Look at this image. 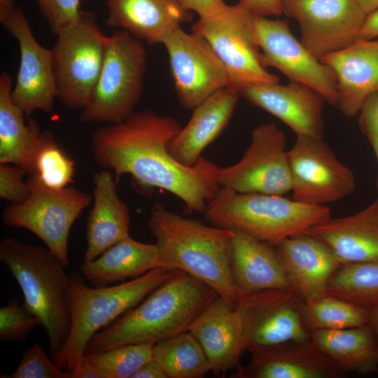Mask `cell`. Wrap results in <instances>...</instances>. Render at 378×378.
<instances>
[{
	"mask_svg": "<svg viewBox=\"0 0 378 378\" xmlns=\"http://www.w3.org/2000/svg\"><path fill=\"white\" fill-rule=\"evenodd\" d=\"M57 36L51 48L57 98L69 108L83 109L99 78L109 36L99 27L97 16L84 10Z\"/></svg>",
	"mask_w": 378,
	"mask_h": 378,
	"instance_id": "8",
	"label": "cell"
},
{
	"mask_svg": "<svg viewBox=\"0 0 378 378\" xmlns=\"http://www.w3.org/2000/svg\"><path fill=\"white\" fill-rule=\"evenodd\" d=\"M148 226L165 267L181 270L205 283L218 295L237 303L243 291L231 268L233 230L209 226L153 204Z\"/></svg>",
	"mask_w": 378,
	"mask_h": 378,
	"instance_id": "3",
	"label": "cell"
},
{
	"mask_svg": "<svg viewBox=\"0 0 378 378\" xmlns=\"http://www.w3.org/2000/svg\"><path fill=\"white\" fill-rule=\"evenodd\" d=\"M251 355L248 365H239L231 377L338 378L344 374L311 340L276 346Z\"/></svg>",
	"mask_w": 378,
	"mask_h": 378,
	"instance_id": "22",
	"label": "cell"
},
{
	"mask_svg": "<svg viewBox=\"0 0 378 378\" xmlns=\"http://www.w3.org/2000/svg\"><path fill=\"white\" fill-rule=\"evenodd\" d=\"M253 27L265 67H274L290 81L311 87L328 104L337 106V79L334 71L295 38L288 20H272L254 14Z\"/></svg>",
	"mask_w": 378,
	"mask_h": 378,
	"instance_id": "13",
	"label": "cell"
},
{
	"mask_svg": "<svg viewBox=\"0 0 378 378\" xmlns=\"http://www.w3.org/2000/svg\"><path fill=\"white\" fill-rule=\"evenodd\" d=\"M74 161L57 144L52 132H43L34 174L46 187L59 190L74 182Z\"/></svg>",
	"mask_w": 378,
	"mask_h": 378,
	"instance_id": "34",
	"label": "cell"
},
{
	"mask_svg": "<svg viewBox=\"0 0 378 378\" xmlns=\"http://www.w3.org/2000/svg\"><path fill=\"white\" fill-rule=\"evenodd\" d=\"M69 375V378H106L102 371L85 357Z\"/></svg>",
	"mask_w": 378,
	"mask_h": 378,
	"instance_id": "43",
	"label": "cell"
},
{
	"mask_svg": "<svg viewBox=\"0 0 378 378\" xmlns=\"http://www.w3.org/2000/svg\"><path fill=\"white\" fill-rule=\"evenodd\" d=\"M283 13L295 19L300 42L319 60L358 39L367 15L356 0H281Z\"/></svg>",
	"mask_w": 378,
	"mask_h": 378,
	"instance_id": "16",
	"label": "cell"
},
{
	"mask_svg": "<svg viewBox=\"0 0 378 378\" xmlns=\"http://www.w3.org/2000/svg\"><path fill=\"white\" fill-rule=\"evenodd\" d=\"M378 37V9L367 15L358 40H372Z\"/></svg>",
	"mask_w": 378,
	"mask_h": 378,
	"instance_id": "45",
	"label": "cell"
},
{
	"mask_svg": "<svg viewBox=\"0 0 378 378\" xmlns=\"http://www.w3.org/2000/svg\"><path fill=\"white\" fill-rule=\"evenodd\" d=\"M253 16L239 1L218 16L199 19L191 27L192 32L202 36L223 62L228 87L239 92L250 86L279 83V78L262 64L253 27Z\"/></svg>",
	"mask_w": 378,
	"mask_h": 378,
	"instance_id": "10",
	"label": "cell"
},
{
	"mask_svg": "<svg viewBox=\"0 0 378 378\" xmlns=\"http://www.w3.org/2000/svg\"><path fill=\"white\" fill-rule=\"evenodd\" d=\"M25 181L30 190L29 197L22 203L5 207L4 223L10 227L31 232L66 266L69 263L71 228L91 203L92 196L74 187L51 189L34 175H30Z\"/></svg>",
	"mask_w": 378,
	"mask_h": 378,
	"instance_id": "9",
	"label": "cell"
},
{
	"mask_svg": "<svg viewBox=\"0 0 378 378\" xmlns=\"http://www.w3.org/2000/svg\"><path fill=\"white\" fill-rule=\"evenodd\" d=\"M204 215L213 226L241 231L272 246L307 234L331 218L326 206L304 204L284 195L239 193L221 186Z\"/></svg>",
	"mask_w": 378,
	"mask_h": 378,
	"instance_id": "5",
	"label": "cell"
},
{
	"mask_svg": "<svg viewBox=\"0 0 378 378\" xmlns=\"http://www.w3.org/2000/svg\"><path fill=\"white\" fill-rule=\"evenodd\" d=\"M27 172L13 164H0V197L10 204H20L30 196V190L23 181Z\"/></svg>",
	"mask_w": 378,
	"mask_h": 378,
	"instance_id": "39",
	"label": "cell"
},
{
	"mask_svg": "<svg viewBox=\"0 0 378 378\" xmlns=\"http://www.w3.org/2000/svg\"><path fill=\"white\" fill-rule=\"evenodd\" d=\"M320 60L335 74L340 111L346 117L359 114L366 100L378 92V40H357Z\"/></svg>",
	"mask_w": 378,
	"mask_h": 378,
	"instance_id": "20",
	"label": "cell"
},
{
	"mask_svg": "<svg viewBox=\"0 0 378 378\" xmlns=\"http://www.w3.org/2000/svg\"><path fill=\"white\" fill-rule=\"evenodd\" d=\"M254 14L262 16H279L283 13L281 0H239Z\"/></svg>",
	"mask_w": 378,
	"mask_h": 378,
	"instance_id": "42",
	"label": "cell"
},
{
	"mask_svg": "<svg viewBox=\"0 0 378 378\" xmlns=\"http://www.w3.org/2000/svg\"><path fill=\"white\" fill-rule=\"evenodd\" d=\"M108 26L129 32L148 44L161 43L191 12L179 0H107Z\"/></svg>",
	"mask_w": 378,
	"mask_h": 378,
	"instance_id": "24",
	"label": "cell"
},
{
	"mask_svg": "<svg viewBox=\"0 0 378 378\" xmlns=\"http://www.w3.org/2000/svg\"><path fill=\"white\" fill-rule=\"evenodd\" d=\"M368 324L372 328L378 340V309L372 310L369 312Z\"/></svg>",
	"mask_w": 378,
	"mask_h": 378,
	"instance_id": "47",
	"label": "cell"
},
{
	"mask_svg": "<svg viewBox=\"0 0 378 378\" xmlns=\"http://www.w3.org/2000/svg\"><path fill=\"white\" fill-rule=\"evenodd\" d=\"M167 51L174 89L182 106L194 109L213 94L228 87L226 69L209 43L180 27L162 41Z\"/></svg>",
	"mask_w": 378,
	"mask_h": 378,
	"instance_id": "15",
	"label": "cell"
},
{
	"mask_svg": "<svg viewBox=\"0 0 378 378\" xmlns=\"http://www.w3.org/2000/svg\"><path fill=\"white\" fill-rule=\"evenodd\" d=\"M220 186L239 193L284 195L291 190V181L284 132L273 122L251 132V141L237 163L218 167Z\"/></svg>",
	"mask_w": 378,
	"mask_h": 378,
	"instance_id": "12",
	"label": "cell"
},
{
	"mask_svg": "<svg viewBox=\"0 0 378 378\" xmlns=\"http://www.w3.org/2000/svg\"><path fill=\"white\" fill-rule=\"evenodd\" d=\"M0 260L18 283L23 304L41 321L55 362L71 328V274L47 247L12 237L1 240Z\"/></svg>",
	"mask_w": 378,
	"mask_h": 378,
	"instance_id": "4",
	"label": "cell"
},
{
	"mask_svg": "<svg viewBox=\"0 0 378 378\" xmlns=\"http://www.w3.org/2000/svg\"><path fill=\"white\" fill-rule=\"evenodd\" d=\"M132 378H168V377L159 363L153 358L143 365Z\"/></svg>",
	"mask_w": 378,
	"mask_h": 378,
	"instance_id": "44",
	"label": "cell"
},
{
	"mask_svg": "<svg viewBox=\"0 0 378 378\" xmlns=\"http://www.w3.org/2000/svg\"><path fill=\"white\" fill-rule=\"evenodd\" d=\"M231 268L237 287L255 292L291 287L274 247L249 234L233 230Z\"/></svg>",
	"mask_w": 378,
	"mask_h": 378,
	"instance_id": "27",
	"label": "cell"
},
{
	"mask_svg": "<svg viewBox=\"0 0 378 378\" xmlns=\"http://www.w3.org/2000/svg\"><path fill=\"white\" fill-rule=\"evenodd\" d=\"M12 78L6 72L0 76V164H13L32 175L35 159L42 140L37 121L28 118L12 100Z\"/></svg>",
	"mask_w": 378,
	"mask_h": 378,
	"instance_id": "28",
	"label": "cell"
},
{
	"mask_svg": "<svg viewBox=\"0 0 378 378\" xmlns=\"http://www.w3.org/2000/svg\"><path fill=\"white\" fill-rule=\"evenodd\" d=\"M93 207L86 227L87 248L83 261L93 260L108 248L130 236L127 205L118 195L113 174L105 169L93 177Z\"/></svg>",
	"mask_w": 378,
	"mask_h": 378,
	"instance_id": "26",
	"label": "cell"
},
{
	"mask_svg": "<svg viewBox=\"0 0 378 378\" xmlns=\"http://www.w3.org/2000/svg\"><path fill=\"white\" fill-rule=\"evenodd\" d=\"M188 330L204 350L215 376L224 377L240 365L242 322L236 303L218 295L192 322Z\"/></svg>",
	"mask_w": 378,
	"mask_h": 378,
	"instance_id": "21",
	"label": "cell"
},
{
	"mask_svg": "<svg viewBox=\"0 0 378 378\" xmlns=\"http://www.w3.org/2000/svg\"><path fill=\"white\" fill-rule=\"evenodd\" d=\"M324 242L342 264L378 260V195L368 206L330 218L308 232Z\"/></svg>",
	"mask_w": 378,
	"mask_h": 378,
	"instance_id": "25",
	"label": "cell"
},
{
	"mask_svg": "<svg viewBox=\"0 0 378 378\" xmlns=\"http://www.w3.org/2000/svg\"><path fill=\"white\" fill-rule=\"evenodd\" d=\"M146 61V49L138 38L124 30L114 31L109 36L99 78L80 120L116 124L129 117L142 94Z\"/></svg>",
	"mask_w": 378,
	"mask_h": 378,
	"instance_id": "7",
	"label": "cell"
},
{
	"mask_svg": "<svg viewBox=\"0 0 378 378\" xmlns=\"http://www.w3.org/2000/svg\"><path fill=\"white\" fill-rule=\"evenodd\" d=\"M326 294L369 312L378 309V260L342 264L330 279Z\"/></svg>",
	"mask_w": 378,
	"mask_h": 378,
	"instance_id": "32",
	"label": "cell"
},
{
	"mask_svg": "<svg viewBox=\"0 0 378 378\" xmlns=\"http://www.w3.org/2000/svg\"><path fill=\"white\" fill-rule=\"evenodd\" d=\"M239 95L238 90L226 87L192 109L187 125L181 128L168 146L171 155L186 167L193 166L205 148L227 126Z\"/></svg>",
	"mask_w": 378,
	"mask_h": 378,
	"instance_id": "23",
	"label": "cell"
},
{
	"mask_svg": "<svg viewBox=\"0 0 378 378\" xmlns=\"http://www.w3.org/2000/svg\"><path fill=\"white\" fill-rule=\"evenodd\" d=\"M50 31L57 36L64 27L80 16L81 0H36Z\"/></svg>",
	"mask_w": 378,
	"mask_h": 378,
	"instance_id": "38",
	"label": "cell"
},
{
	"mask_svg": "<svg viewBox=\"0 0 378 378\" xmlns=\"http://www.w3.org/2000/svg\"><path fill=\"white\" fill-rule=\"evenodd\" d=\"M151 343L130 344L84 357L96 365L106 378H132L146 363L153 358Z\"/></svg>",
	"mask_w": 378,
	"mask_h": 378,
	"instance_id": "35",
	"label": "cell"
},
{
	"mask_svg": "<svg viewBox=\"0 0 378 378\" xmlns=\"http://www.w3.org/2000/svg\"><path fill=\"white\" fill-rule=\"evenodd\" d=\"M41 321L18 299L10 300L0 308V340L2 342H24Z\"/></svg>",
	"mask_w": 378,
	"mask_h": 378,
	"instance_id": "36",
	"label": "cell"
},
{
	"mask_svg": "<svg viewBox=\"0 0 378 378\" xmlns=\"http://www.w3.org/2000/svg\"><path fill=\"white\" fill-rule=\"evenodd\" d=\"M0 377L69 378V376L47 356L38 343H34L23 352L15 370L9 375L1 374Z\"/></svg>",
	"mask_w": 378,
	"mask_h": 378,
	"instance_id": "37",
	"label": "cell"
},
{
	"mask_svg": "<svg viewBox=\"0 0 378 378\" xmlns=\"http://www.w3.org/2000/svg\"><path fill=\"white\" fill-rule=\"evenodd\" d=\"M218 295L205 283L180 271L96 332L88 343L85 354L130 344H155L187 331Z\"/></svg>",
	"mask_w": 378,
	"mask_h": 378,
	"instance_id": "2",
	"label": "cell"
},
{
	"mask_svg": "<svg viewBox=\"0 0 378 378\" xmlns=\"http://www.w3.org/2000/svg\"><path fill=\"white\" fill-rule=\"evenodd\" d=\"M253 105L272 114L287 125L297 136L323 139L324 97L306 85L290 81L254 85L240 90Z\"/></svg>",
	"mask_w": 378,
	"mask_h": 378,
	"instance_id": "18",
	"label": "cell"
},
{
	"mask_svg": "<svg viewBox=\"0 0 378 378\" xmlns=\"http://www.w3.org/2000/svg\"><path fill=\"white\" fill-rule=\"evenodd\" d=\"M303 302L292 288L244 292L237 303L242 322L243 354L311 340Z\"/></svg>",
	"mask_w": 378,
	"mask_h": 378,
	"instance_id": "11",
	"label": "cell"
},
{
	"mask_svg": "<svg viewBox=\"0 0 378 378\" xmlns=\"http://www.w3.org/2000/svg\"><path fill=\"white\" fill-rule=\"evenodd\" d=\"M153 358L168 378H202L211 371L204 350L189 330L154 344Z\"/></svg>",
	"mask_w": 378,
	"mask_h": 378,
	"instance_id": "31",
	"label": "cell"
},
{
	"mask_svg": "<svg viewBox=\"0 0 378 378\" xmlns=\"http://www.w3.org/2000/svg\"><path fill=\"white\" fill-rule=\"evenodd\" d=\"M273 246L290 286L303 302L326 295L330 279L342 263L324 242L307 233Z\"/></svg>",
	"mask_w": 378,
	"mask_h": 378,
	"instance_id": "19",
	"label": "cell"
},
{
	"mask_svg": "<svg viewBox=\"0 0 378 378\" xmlns=\"http://www.w3.org/2000/svg\"><path fill=\"white\" fill-rule=\"evenodd\" d=\"M311 341L344 372L367 375L378 372V340L370 326L315 330Z\"/></svg>",
	"mask_w": 378,
	"mask_h": 378,
	"instance_id": "30",
	"label": "cell"
},
{
	"mask_svg": "<svg viewBox=\"0 0 378 378\" xmlns=\"http://www.w3.org/2000/svg\"><path fill=\"white\" fill-rule=\"evenodd\" d=\"M288 158L295 200L325 206L355 189L353 172L337 158L323 139L297 136Z\"/></svg>",
	"mask_w": 378,
	"mask_h": 378,
	"instance_id": "14",
	"label": "cell"
},
{
	"mask_svg": "<svg viewBox=\"0 0 378 378\" xmlns=\"http://www.w3.org/2000/svg\"><path fill=\"white\" fill-rule=\"evenodd\" d=\"M188 10L195 11L199 19L207 20L218 16L229 8L223 0H179Z\"/></svg>",
	"mask_w": 378,
	"mask_h": 378,
	"instance_id": "41",
	"label": "cell"
},
{
	"mask_svg": "<svg viewBox=\"0 0 378 378\" xmlns=\"http://www.w3.org/2000/svg\"><path fill=\"white\" fill-rule=\"evenodd\" d=\"M302 317L307 329H345L368 324L369 311L342 299L325 295L303 302Z\"/></svg>",
	"mask_w": 378,
	"mask_h": 378,
	"instance_id": "33",
	"label": "cell"
},
{
	"mask_svg": "<svg viewBox=\"0 0 378 378\" xmlns=\"http://www.w3.org/2000/svg\"><path fill=\"white\" fill-rule=\"evenodd\" d=\"M359 115L360 128L370 143L378 164V92L366 100ZM377 188L378 193V177Z\"/></svg>",
	"mask_w": 378,
	"mask_h": 378,
	"instance_id": "40",
	"label": "cell"
},
{
	"mask_svg": "<svg viewBox=\"0 0 378 378\" xmlns=\"http://www.w3.org/2000/svg\"><path fill=\"white\" fill-rule=\"evenodd\" d=\"M162 267L164 265L156 243L144 244L128 236L94 260L83 261L80 272L92 286L100 287L125 282Z\"/></svg>",
	"mask_w": 378,
	"mask_h": 378,
	"instance_id": "29",
	"label": "cell"
},
{
	"mask_svg": "<svg viewBox=\"0 0 378 378\" xmlns=\"http://www.w3.org/2000/svg\"><path fill=\"white\" fill-rule=\"evenodd\" d=\"M181 128L171 116L150 109L134 111L120 122L95 130L92 153L102 167L114 172L117 183L129 174L143 193L158 188L181 199L187 214H204L220 187L218 166L201 156L186 167L171 155L168 146Z\"/></svg>",
	"mask_w": 378,
	"mask_h": 378,
	"instance_id": "1",
	"label": "cell"
},
{
	"mask_svg": "<svg viewBox=\"0 0 378 378\" xmlns=\"http://www.w3.org/2000/svg\"><path fill=\"white\" fill-rule=\"evenodd\" d=\"M180 271L158 267L132 280L100 287L87 286L83 276L71 273V328L55 363L69 374L83 358L88 343L96 332L137 305Z\"/></svg>",
	"mask_w": 378,
	"mask_h": 378,
	"instance_id": "6",
	"label": "cell"
},
{
	"mask_svg": "<svg viewBox=\"0 0 378 378\" xmlns=\"http://www.w3.org/2000/svg\"><path fill=\"white\" fill-rule=\"evenodd\" d=\"M363 12L368 15L378 9V0H356Z\"/></svg>",
	"mask_w": 378,
	"mask_h": 378,
	"instance_id": "46",
	"label": "cell"
},
{
	"mask_svg": "<svg viewBox=\"0 0 378 378\" xmlns=\"http://www.w3.org/2000/svg\"><path fill=\"white\" fill-rule=\"evenodd\" d=\"M0 22L18 41L20 61L12 100L29 118L35 111H54L57 98L51 49L35 39L22 10L15 6L0 13Z\"/></svg>",
	"mask_w": 378,
	"mask_h": 378,
	"instance_id": "17",
	"label": "cell"
}]
</instances>
